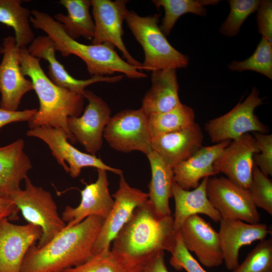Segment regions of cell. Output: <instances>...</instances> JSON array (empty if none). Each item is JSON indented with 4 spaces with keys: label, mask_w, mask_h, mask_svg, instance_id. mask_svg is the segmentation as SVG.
Here are the masks:
<instances>
[{
    "label": "cell",
    "mask_w": 272,
    "mask_h": 272,
    "mask_svg": "<svg viewBox=\"0 0 272 272\" xmlns=\"http://www.w3.org/2000/svg\"><path fill=\"white\" fill-rule=\"evenodd\" d=\"M27 49L33 57L48 62V77L52 82L59 87L82 95L89 85L98 82L116 83L124 77L122 75L112 77L93 76L86 80L73 77L57 60L55 57L56 50L54 43L47 35L35 37Z\"/></svg>",
    "instance_id": "18"
},
{
    "label": "cell",
    "mask_w": 272,
    "mask_h": 272,
    "mask_svg": "<svg viewBox=\"0 0 272 272\" xmlns=\"http://www.w3.org/2000/svg\"><path fill=\"white\" fill-rule=\"evenodd\" d=\"M112 197L113 206L104 219L94 244L93 255L103 250H110L111 242L129 219L135 209L148 200V193L131 187L123 175L120 176L118 188Z\"/></svg>",
    "instance_id": "13"
},
{
    "label": "cell",
    "mask_w": 272,
    "mask_h": 272,
    "mask_svg": "<svg viewBox=\"0 0 272 272\" xmlns=\"http://www.w3.org/2000/svg\"><path fill=\"white\" fill-rule=\"evenodd\" d=\"M58 3L65 8L67 14L58 13L53 18L61 25L64 32L76 40L80 37L92 40L95 25L90 13L91 0H60Z\"/></svg>",
    "instance_id": "27"
},
{
    "label": "cell",
    "mask_w": 272,
    "mask_h": 272,
    "mask_svg": "<svg viewBox=\"0 0 272 272\" xmlns=\"http://www.w3.org/2000/svg\"><path fill=\"white\" fill-rule=\"evenodd\" d=\"M203 134L195 122L184 129L152 137V151L173 168L187 160L202 146Z\"/></svg>",
    "instance_id": "21"
},
{
    "label": "cell",
    "mask_w": 272,
    "mask_h": 272,
    "mask_svg": "<svg viewBox=\"0 0 272 272\" xmlns=\"http://www.w3.org/2000/svg\"><path fill=\"white\" fill-rule=\"evenodd\" d=\"M26 135L43 141L57 163L73 178L78 177L82 169L87 167L104 169L119 176L123 175L121 170L106 164L96 155L83 152L76 148L69 142L65 133L60 129L43 125L29 129Z\"/></svg>",
    "instance_id": "9"
},
{
    "label": "cell",
    "mask_w": 272,
    "mask_h": 272,
    "mask_svg": "<svg viewBox=\"0 0 272 272\" xmlns=\"http://www.w3.org/2000/svg\"><path fill=\"white\" fill-rule=\"evenodd\" d=\"M217 0H153V4L157 8L162 7L164 17L160 28L163 34L168 35L177 20L182 15L192 13L200 16L207 14V6L217 5Z\"/></svg>",
    "instance_id": "29"
},
{
    "label": "cell",
    "mask_w": 272,
    "mask_h": 272,
    "mask_svg": "<svg viewBox=\"0 0 272 272\" xmlns=\"http://www.w3.org/2000/svg\"><path fill=\"white\" fill-rule=\"evenodd\" d=\"M83 96L88 104L82 115L68 117L67 126L76 141L87 153L96 155L101 149L104 131L111 117V110L93 92L85 90Z\"/></svg>",
    "instance_id": "12"
},
{
    "label": "cell",
    "mask_w": 272,
    "mask_h": 272,
    "mask_svg": "<svg viewBox=\"0 0 272 272\" xmlns=\"http://www.w3.org/2000/svg\"><path fill=\"white\" fill-rule=\"evenodd\" d=\"M208 197L221 218L258 223L260 215L247 189L225 177H209L207 185Z\"/></svg>",
    "instance_id": "10"
},
{
    "label": "cell",
    "mask_w": 272,
    "mask_h": 272,
    "mask_svg": "<svg viewBox=\"0 0 272 272\" xmlns=\"http://www.w3.org/2000/svg\"><path fill=\"white\" fill-rule=\"evenodd\" d=\"M257 24L258 31L272 42V2L270 0L260 1L257 9Z\"/></svg>",
    "instance_id": "38"
},
{
    "label": "cell",
    "mask_w": 272,
    "mask_h": 272,
    "mask_svg": "<svg viewBox=\"0 0 272 272\" xmlns=\"http://www.w3.org/2000/svg\"><path fill=\"white\" fill-rule=\"evenodd\" d=\"M259 152L256 140L250 133L231 141L216 159L214 168L237 185L247 189L254 165L253 155Z\"/></svg>",
    "instance_id": "17"
},
{
    "label": "cell",
    "mask_w": 272,
    "mask_h": 272,
    "mask_svg": "<svg viewBox=\"0 0 272 272\" xmlns=\"http://www.w3.org/2000/svg\"><path fill=\"white\" fill-rule=\"evenodd\" d=\"M25 187L11 194L9 198L17 206L23 218L29 224L39 226L41 237L36 246L41 247L61 232L66 223L59 215L51 193L35 185L27 177Z\"/></svg>",
    "instance_id": "6"
},
{
    "label": "cell",
    "mask_w": 272,
    "mask_h": 272,
    "mask_svg": "<svg viewBox=\"0 0 272 272\" xmlns=\"http://www.w3.org/2000/svg\"><path fill=\"white\" fill-rule=\"evenodd\" d=\"M104 221L89 217L75 226H65L44 246L32 245L21 272H62L87 261L93 256V247Z\"/></svg>",
    "instance_id": "2"
},
{
    "label": "cell",
    "mask_w": 272,
    "mask_h": 272,
    "mask_svg": "<svg viewBox=\"0 0 272 272\" xmlns=\"http://www.w3.org/2000/svg\"><path fill=\"white\" fill-rule=\"evenodd\" d=\"M231 141H225L212 146H202L187 160L173 168V180L181 188L190 190L196 188L200 180L217 175L214 164Z\"/></svg>",
    "instance_id": "22"
},
{
    "label": "cell",
    "mask_w": 272,
    "mask_h": 272,
    "mask_svg": "<svg viewBox=\"0 0 272 272\" xmlns=\"http://www.w3.org/2000/svg\"><path fill=\"white\" fill-rule=\"evenodd\" d=\"M131 272H169L165 263L164 251L157 252Z\"/></svg>",
    "instance_id": "40"
},
{
    "label": "cell",
    "mask_w": 272,
    "mask_h": 272,
    "mask_svg": "<svg viewBox=\"0 0 272 272\" xmlns=\"http://www.w3.org/2000/svg\"><path fill=\"white\" fill-rule=\"evenodd\" d=\"M98 177L95 182L86 184L81 191L80 204L73 208L65 207L61 218L66 227L75 226L90 216L106 219L114 204V199L109 189L107 171L97 169Z\"/></svg>",
    "instance_id": "19"
},
{
    "label": "cell",
    "mask_w": 272,
    "mask_h": 272,
    "mask_svg": "<svg viewBox=\"0 0 272 272\" xmlns=\"http://www.w3.org/2000/svg\"><path fill=\"white\" fill-rule=\"evenodd\" d=\"M160 15L142 17L128 12L125 21L144 52L143 70L154 71L184 68L188 58L174 48L158 25Z\"/></svg>",
    "instance_id": "5"
},
{
    "label": "cell",
    "mask_w": 272,
    "mask_h": 272,
    "mask_svg": "<svg viewBox=\"0 0 272 272\" xmlns=\"http://www.w3.org/2000/svg\"><path fill=\"white\" fill-rule=\"evenodd\" d=\"M259 152L253 155L254 164L266 176L272 175V135L253 132Z\"/></svg>",
    "instance_id": "37"
},
{
    "label": "cell",
    "mask_w": 272,
    "mask_h": 272,
    "mask_svg": "<svg viewBox=\"0 0 272 272\" xmlns=\"http://www.w3.org/2000/svg\"><path fill=\"white\" fill-rule=\"evenodd\" d=\"M95 30L92 44L109 43L122 53L125 60L142 72V63L134 58L122 40L123 21L129 12L128 1L91 0Z\"/></svg>",
    "instance_id": "11"
},
{
    "label": "cell",
    "mask_w": 272,
    "mask_h": 272,
    "mask_svg": "<svg viewBox=\"0 0 272 272\" xmlns=\"http://www.w3.org/2000/svg\"><path fill=\"white\" fill-rule=\"evenodd\" d=\"M232 272H272V239L259 241Z\"/></svg>",
    "instance_id": "32"
},
{
    "label": "cell",
    "mask_w": 272,
    "mask_h": 272,
    "mask_svg": "<svg viewBox=\"0 0 272 272\" xmlns=\"http://www.w3.org/2000/svg\"><path fill=\"white\" fill-rule=\"evenodd\" d=\"M30 21L34 28L43 31L51 39L56 50L62 56L75 55L82 59L92 77H106L115 73L134 79L147 77L146 74L121 58L111 43L88 45L80 43L70 37L53 17L36 9L31 11Z\"/></svg>",
    "instance_id": "4"
},
{
    "label": "cell",
    "mask_w": 272,
    "mask_h": 272,
    "mask_svg": "<svg viewBox=\"0 0 272 272\" xmlns=\"http://www.w3.org/2000/svg\"><path fill=\"white\" fill-rule=\"evenodd\" d=\"M19 212L17 206L11 199L0 197V221L4 219L14 220L17 218Z\"/></svg>",
    "instance_id": "41"
},
{
    "label": "cell",
    "mask_w": 272,
    "mask_h": 272,
    "mask_svg": "<svg viewBox=\"0 0 272 272\" xmlns=\"http://www.w3.org/2000/svg\"><path fill=\"white\" fill-rule=\"evenodd\" d=\"M37 109L9 111L0 107V130L4 126L13 122H28L36 113Z\"/></svg>",
    "instance_id": "39"
},
{
    "label": "cell",
    "mask_w": 272,
    "mask_h": 272,
    "mask_svg": "<svg viewBox=\"0 0 272 272\" xmlns=\"http://www.w3.org/2000/svg\"><path fill=\"white\" fill-rule=\"evenodd\" d=\"M19 56L22 71L31 81L39 102L38 109L28 122L30 129L43 125L60 129L65 133L69 142L75 144L67 119L81 115L84 97L52 82L42 69L40 59L32 56L27 47L19 48Z\"/></svg>",
    "instance_id": "3"
},
{
    "label": "cell",
    "mask_w": 272,
    "mask_h": 272,
    "mask_svg": "<svg viewBox=\"0 0 272 272\" xmlns=\"http://www.w3.org/2000/svg\"><path fill=\"white\" fill-rule=\"evenodd\" d=\"M230 13L222 25L220 32L228 37L237 35L240 28L247 18L256 11L260 1L257 0H230Z\"/></svg>",
    "instance_id": "33"
},
{
    "label": "cell",
    "mask_w": 272,
    "mask_h": 272,
    "mask_svg": "<svg viewBox=\"0 0 272 272\" xmlns=\"http://www.w3.org/2000/svg\"><path fill=\"white\" fill-rule=\"evenodd\" d=\"M62 272H127L111 250H103L84 263Z\"/></svg>",
    "instance_id": "35"
},
{
    "label": "cell",
    "mask_w": 272,
    "mask_h": 272,
    "mask_svg": "<svg viewBox=\"0 0 272 272\" xmlns=\"http://www.w3.org/2000/svg\"><path fill=\"white\" fill-rule=\"evenodd\" d=\"M24 2L0 0V24L13 28L19 48L27 47L35 38L30 25L31 11L22 5Z\"/></svg>",
    "instance_id": "28"
},
{
    "label": "cell",
    "mask_w": 272,
    "mask_h": 272,
    "mask_svg": "<svg viewBox=\"0 0 272 272\" xmlns=\"http://www.w3.org/2000/svg\"><path fill=\"white\" fill-rule=\"evenodd\" d=\"M177 232L186 249L193 252L203 265L212 268L223 264L219 234L210 223L200 216L189 217Z\"/></svg>",
    "instance_id": "16"
},
{
    "label": "cell",
    "mask_w": 272,
    "mask_h": 272,
    "mask_svg": "<svg viewBox=\"0 0 272 272\" xmlns=\"http://www.w3.org/2000/svg\"><path fill=\"white\" fill-rule=\"evenodd\" d=\"M148 122L152 137L190 126L195 122V113L190 107L181 104L170 111L149 115Z\"/></svg>",
    "instance_id": "30"
},
{
    "label": "cell",
    "mask_w": 272,
    "mask_h": 272,
    "mask_svg": "<svg viewBox=\"0 0 272 272\" xmlns=\"http://www.w3.org/2000/svg\"><path fill=\"white\" fill-rule=\"evenodd\" d=\"M9 220L0 221V272H21L27 252L39 241L42 231L37 225H17Z\"/></svg>",
    "instance_id": "15"
},
{
    "label": "cell",
    "mask_w": 272,
    "mask_h": 272,
    "mask_svg": "<svg viewBox=\"0 0 272 272\" xmlns=\"http://www.w3.org/2000/svg\"><path fill=\"white\" fill-rule=\"evenodd\" d=\"M147 156L151 170V179L148 184V200L159 215H171L169 199L172 197L173 168L153 151Z\"/></svg>",
    "instance_id": "26"
},
{
    "label": "cell",
    "mask_w": 272,
    "mask_h": 272,
    "mask_svg": "<svg viewBox=\"0 0 272 272\" xmlns=\"http://www.w3.org/2000/svg\"><path fill=\"white\" fill-rule=\"evenodd\" d=\"M220 236L224 262L227 269L232 270L239 263V251L244 246L266 239L271 233L263 223L251 224L241 220L221 218Z\"/></svg>",
    "instance_id": "20"
},
{
    "label": "cell",
    "mask_w": 272,
    "mask_h": 272,
    "mask_svg": "<svg viewBox=\"0 0 272 272\" xmlns=\"http://www.w3.org/2000/svg\"><path fill=\"white\" fill-rule=\"evenodd\" d=\"M25 143L19 139L0 146V197L9 198L32 168L29 157L24 152Z\"/></svg>",
    "instance_id": "23"
},
{
    "label": "cell",
    "mask_w": 272,
    "mask_h": 272,
    "mask_svg": "<svg viewBox=\"0 0 272 272\" xmlns=\"http://www.w3.org/2000/svg\"><path fill=\"white\" fill-rule=\"evenodd\" d=\"M151 82V88L145 94L141 107L148 116L170 111L182 104L179 97L176 69L153 71Z\"/></svg>",
    "instance_id": "25"
},
{
    "label": "cell",
    "mask_w": 272,
    "mask_h": 272,
    "mask_svg": "<svg viewBox=\"0 0 272 272\" xmlns=\"http://www.w3.org/2000/svg\"><path fill=\"white\" fill-rule=\"evenodd\" d=\"M177 232L171 215H159L151 203L138 207L117 234L111 252L127 272L160 251L171 253Z\"/></svg>",
    "instance_id": "1"
},
{
    "label": "cell",
    "mask_w": 272,
    "mask_h": 272,
    "mask_svg": "<svg viewBox=\"0 0 272 272\" xmlns=\"http://www.w3.org/2000/svg\"><path fill=\"white\" fill-rule=\"evenodd\" d=\"M247 190L256 208L272 215V182L254 164Z\"/></svg>",
    "instance_id": "34"
},
{
    "label": "cell",
    "mask_w": 272,
    "mask_h": 272,
    "mask_svg": "<svg viewBox=\"0 0 272 272\" xmlns=\"http://www.w3.org/2000/svg\"><path fill=\"white\" fill-rule=\"evenodd\" d=\"M1 50L3 57L0 63V107L17 111L23 97L33 90L31 81L23 74L19 56V48L15 37L3 39Z\"/></svg>",
    "instance_id": "14"
},
{
    "label": "cell",
    "mask_w": 272,
    "mask_h": 272,
    "mask_svg": "<svg viewBox=\"0 0 272 272\" xmlns=\"http://www.w3.org/2000/svg\"><path fill=\"white\" fill-rule=\"evenodd\" d=\"M232 71H251L272 79V43L264 37L257 45L253 53L242 61L234 60L228 65Z\"/></svg>",
    "instance_id": "31"
},
{
    "label": "cell",
    "mask_w": 272,
    "mask_h": 272,
    "mask_svg": "<svg viewBox=\"0 0 272 272\" xmlns=\"http://www.w3.org/2000/svg\"><path fill=\"white\" fill-rule=\"evenodd\" d=\"M208 179L209 177L203 178L199 185L192 190H184L173 182L172 192L175 201V213L173 218L176 232L187 218L194 215L203 214L216 223L220 222L221 217L207 196Z\"/></svg>",
    "instance_id": "24"
},
{
    "label": "cell",
    "mask_w": 272,
    "mask_h": 272,
    "mask_svg": "<svg viewBox=\"0 0 272 272\" xmlns=\"http://www.w3.org/2000/svg\"><path fill=\"white\" fill-rule=\"evenodd\" d=\"M262 101L258 90L253 87L244 101L238 103L227 113L207 122L205 129L212 142L215 144L232 141L250 132L267 133L268 127L254 114Z\"/></svg>",
    "instance_id": "7"
},
{
    "label": "cell",
    "mask_w": 272,
    "mask_h": 272,
    "mask_svg": "<svg viewBox=\"0 0 272 272\" xmlns=\"http://www.w3.org/2000/svg\"><path fill=\"white\" fill-rule=\"evenodd\" d=\"M103 138L111 148L120 152L137 151L147 156L152 151L148 116L141 108L122 110L111 116Z\"/></svg>",
    "instance_id": "8"
},
{
    "label": "cell",
    "mask_w": 272,
    "mask_h": 272,
    "mask_svg": "<svg viewBox=\"0 0 272 272\" xmlns=\"http://www.w3.org/2000/svg\"><path fill=\"white\" fill-rule=\"evenodd\" d=\"M171 254L170 263L176 270L184 269L187 272H208L185 247L178 232L175 246Z\"/></svg>",
    "instance_id": "36"
}]
</instances>
